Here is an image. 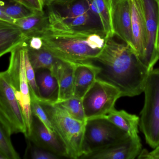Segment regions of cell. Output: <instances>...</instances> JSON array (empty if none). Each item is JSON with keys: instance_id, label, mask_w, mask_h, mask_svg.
Listing matches in <instances>:
<instances>
[{"instance_id": "obj_21", "label": "cell", "mask_w": 159, "mask_h": 159, "mask_svg": "<svg viewBox=\"0 0 159 159\" xmlns=\"http://www.w3.org/2000/svg\"><path fill=\"white\" fill-rule=\"evenodd\" d=\"M26 48L27 49L30 61L35 70L47 69L53 74L61 60L55 57L43 47L39 50Z\"/></svg>"}, {"instance_id": "obj_25", "label": "cell", "mask_w": 159, "mask_h": 159, "mask_svg": "<svg viewBox=\"0 0 159 159\" xmlns=\"http://www.w3.org/2000/svg\"><path fill=\"white\" fill-rule=\"evenodd\" d=\"M57 104L66 110L73 118L84 121H87L82 99L73 96Z\"/></svg>"}, {"instance_id": "obj_18", "label": "cell", "mask_w": 159, "mask_h": 159, "mask_svg": "<svg viewBox=\"0 0 159 159\" xmlns=\"http://www.w3.org/2000/svg\"><path fill=\"white\" fill-rule=\"evenodd\" d=\"M53 75L58 82L59 103L74 95V64L61 61Z\"/></svg>"}, {"instance_id": "obj_27", "label": "cell", "mask_w": 159, "mask_h": 159, "mask_svg": "<svg viewBox=\"0 0 159 159\" xmlns=\"http://www.w3.org/2000/svg\"><path fill=\"white\" fill-rule=\"evenodd\" d=\"M25 158L31 159H56L59 157L56 154L36 146L28 140V145L25 155Z\"/></svg>"}, {"instance_id": "obj_4", "label": "cell", "mask_w": 159, "mask_h": 159, "mask_svg": "<svg viewBox=\"0 0 159 159\" xmlns=\"http://www.w3.org/2000/svg\"><path fill=\"white\" fill-rule=\"evenodd\" d=\"M39 102L51 121L54 132L65 147L68 158H80L83 155L86 121L73 118L57 103Z\"/></svg>"}, {"instance_id": "obj_28", "label": "cell", "mask_w": 159, "mask_h": 159, "mask_svg": "<svg viewBox=\"0 0 159 159\" xmlns=\"http://www.w3.org/2000/svg\"><path fill=\"white\" fill-rule=\"evenodd\" d=\"M31 99V111L32 114L39 118L48 130L52 133H54L51 121L39 100L36 99Z\"/></svg>"}, {"instance_id": "obj_7", "label": "cell", "mask_w": 159, "mask_h": 159, "mask_svg": "<svg viewBox=\"0 0 159 159\" xmlns=\"http://www.w3.org/2000/svg\"><path fill=\"white\" fill-rule=\"evenodd\" d=\"M121 97L118 88L97 78L82 99L87 120L107 115Z\"/></svg>"}, {"instance_id": "obj_29", "label": "cell", "mask_w": 159, "mask_h": 159, "mask_svg": "<svg viewBox=\"0 0 159 159\" xmlns=\"http://www.w3.org/2000/svg\"><path fill=\"white\" fill-rule=\"evenodd\" d=\"M26 47L32 50H39L43 47V40L41 37L39 35L31 36L25 42Z\"/></svg>"}, {"instance_id": "obj_14", "label": "cell", "mask_w": 159, "mask_h": 159, "mask_svg": "<svg viewBox=\"0 0 159 159\" xmlns=\"http://www.w3.org/2000/svg\"><path fill=\"white\" fill-rule=\"evenodd\" d=\"M130 3L134 51L143 63L148 45L146 21L140 0H130Z\"/></svg>"}, {"instance_id": "obj_11", "label": "cell", "mask_w": 159, "mask_h": 159, "mask_svg": "<svg viewBox=\"0 0 159 159\" xmlns=\"http://www.w3.org/2000/svg\"><path fill=\"white\" fill-rule=\"evenodd\" d=\"M111 23L114 36H118L134 50L130 0H112Z\"/></svg>"}, {"instance_id": "obj_26", "label": "cell", "mask_w": 159, "mask_h": 159, "mask_svg": "<svg viewBox=\"0 0 159 159\" xmlns=\"http://www.w3.org/2000/svg\"><path fill=\"white\" fill-rule=\"evenodd\" d=\"M24 46L25 48V57L26 74L28 82L29 85L31 99H36L40 101V97L39 89H38L37 82H36L35 70L30 61L27 49L25 46V43H24Z\"/></svg>"}, {"instance_id": "obj_32", "label": "cell", "mask_w": 159, "mask_h": 159, "mask_svg": "<svg viewBox=\"0 0 159 159\" xmlns=\"http://www.w3.org/2000/svg\"><path fill=\"white\" fill-rule=\"evenodd\" d=\"M0 20L7 22V23H11V24H15L16 21V20L14 19L7 15L6 13L1 10H0Z\"/></svg>"}, {"instance_id": "obj_3", "label": "cell", "mask_w": 159, "mask_h": 159, "mask_svg": "<svg viewBox=\"0 0 159 159\" xmlns=\"http://www.w3.org/2000/svg\"><path fill=\"white\" fill-rule=\"evenodd\" d=\"M47 7L48 29L106 33L100 17L92 10L89 0H62Z\"/></svg>"}, {"instance_id": "obj_16", "label": "cell", "mask_w": 159, "mask_h": 159, "mask_svg": "<svg viewBox=\"0 0 159 159\" xmlns=\"http://www.w3.org/2000/svg\"><path fill=\"white\" fill-rule=\"evenodd\" d=\"M35 70L36 82L40 97L39 102L56 103L59 93L56 78L51 70L47 69H39Z\"/></svg>"}, {"instance_id": "obj_10", "label": "cell", "mask_w": 159, "mask_h": 159, "mask_svg": "<svg viewBox=\"0 0 159 159\" xmlns=\"http://www.w3.org/2000/svg\"><path fill=\"white\" fill-rule=\"evenodd\" d=\"M140 1L148 34V45L143 64L151 71L159 59L157 45L159 28V0Z\"/></svg>"}, {"instance_id": "obj_5", "label": "cell", "mask_w": 159, "mask_h": 159, "mask_svg": "<svg viewBox=\"0 0 159 159\" xmlns=\"http://www.w3.org/2000/svg\"><path fill=\"white\" fill-rule=\"evenodd\" d=\"M145 102L140 113V129L152 148L159 146V68L150 72L144 90Z\"/></svg>"}, {"instance_id": "obj_23", "label": "cell", "mask_w": 159, "mask_h": 159, "mask_svg": "<svg viewBox=\"0 0 159 159\" xmlns=\"http://www.w3.org/2000/svg\"><path fill=\"white\" fill-rule=\"evenodd\" d=\"M0 10L16 20L31 16L39 11L13 0H1Z\"/></svg>"}, {"instance_id": "obj_6", "label": "cell", "mask_w": 159, "mask_h": 159, "mask_svg": "<svg viewBox=\"0 0 159 159\" xmlns=\"http://www.w3.org/2000/svg\"><path fill=\"white\" fill-rule=\"evenodd\" d=\"M129 137L106 116L87 120L83 145V155L81 158L121 142Z\"/></svg>"}, {"instance_id": "obj_22", "label": "cell", "mask_w": 159, "mask_h": 159, "mask_svg": "<svg viewBox=\"0 0 159 159\" xmlns=\"http://www.w3.org/2000/svg\"><path fill=\"white\" fill-rule=\"evenodd\" d=\"M93 11L100 17L107 38L114 37L111 23L112 0H89Z\"/></svg>"}, {"instance_id": "obj_15", "label": "cell", "mask_w": 159, "mask_h": 159, "mask_svg": "<svg viewBox=\"0 0 159 159\" xmlns=\"http://www.w3.org/2000/svg\"><path fill=\"white\" fill-rule=\"evenodd\" d=\"M101 70L92 61L74 64V96L83 99L96 80Z\"/></svg>"}, {"instance_id": "obj_2", "label": "cell", "mask_w": 159, "mask_h": 159, "mask_svg": "<svg viewBox=\"0 0 159 159\" xmlns=\"http://www.w3.org/2000/svg\"><path fill=\"white\" fill-rule=\"evenodd\" d=\"M39 36L44 48L59 60L77 64L94 60L103 51L107 34L99 32H61L48 29Z\"/></svg>"}, {"instance_id": "obj_8", "label": "cell", "mask_w": 159, "mask_h": 159, "mask_svg": "<svg viewBox=\"0 0 159 159\" xmlns=\"http://www.w3.org/2000/svg\"><path fill=\"white\" fill-rule=\"evenodd\" d=\"M0 123L11 134L26 133L25 121L14 91L4 72L0 74Z\"/></svg>"}, {"instance_id": "obj_30", "label": "cell", "mask_w": 159, "mask_h": 159, "mask_svg": "<svg viewBox=\"0 0 159 159\" xmlns=\"http://www.w3.org/2000/svg\"><path fill=\"white\" fill-rule=\"evenodd\" d=\"M30 9L38 11H43L44 3L43 0H13Z\"/></svg>"}, {"instance_id": "obj_17", "label": "cell", "mask_w": 159, "mask_h": 159, "mask_svg": "<svg viewBox=\"0 0 159 159\" xmlns=\"http://www.w3.org/2000/svg\"><path fill=\"white\" fill-rule=\"evenodd\" d=\"M27 39L17 25L0 20V56L11 52Z\"/></svg>"}, {"instance_id": "obj_33", "label": "cell", "mask_w": 159, "mask_h": 159, "mask_svg": "<svg viewBox=\"0 0 159 159\" xmlns=\"http://www.w3.org/2000/svg\"><path fill=\"white\" fill-rule=\"evenodd\" d=\"M44 2V5L46 6H49L54 2H57L61 1L62 0H43Z\"/></svg>"}, {"instance_id": "obj_31", "label": "cell", "mask_w": 159, "mask_h": 159, "mask_svg": "<svg viewBox=\"0 0 159 159\" xmlns=\"http://www.w3.org/2000/svg\"><path fill=\"white\" fill-rule=\"evenodd\" d=\"M138 158L139 159H159V146L150 152L146 150L141 151Z\"/></svg>"}, {"instance_id": "obj_12", "label": "cell", "mask_w": 159, "mask_h": 159, "mask_svg": "<svg viewBox=\"0 0 159 159\" xmlns=\"http://www.w3.org/2000/svg\"><path fill=\"white\" fill-rule=\"evenodd\" d=\"M142 145L139 137L124 140L82 157V159H134L140 154Z\"/></svg>"}, {"instance_id": "obj_19", "label": "cell", "mask_w": 159, "mask_h": 159, "mask_svg": "<svg viewBox=\"0 0 159 159\" xmlns=\"http://www.w3.org/2000/svg\"><path fill=\"white\" fill-rule=\"evenodd\" d=\"M15 24L19 27L28 39L31 36L39 35L49 28L48 15L43 11H39L31 16L16 20Z\"/></svg>"}, {"instance_id": "obj_13", "label": "cell", "mask_w": 159, "mask_h": 159, "mask_svg": "<svg viewBox=\"0 0 159 159\" xmlns=\"http://www.w3.org/2000/svg\"><path fill=\"white\" fill-rule=\"evenodd\" d=\"M27 140L39 148L60 157H68L65 147L55 133L50 132L43 123L33 115L31 133Z\"/></svg>"}, {"instance_id": "obj_9", "label": "cell", "mask_w": 159, "mask_h": 159, "mask_svg": "<svg viewBox=\"0 0 159 159\" xmlns=\"http://www.w3.org/2000/svg\"><path fill=\"white\" fill-rule=\"evenodd\" d=\"M25 50L24 43L21 51L20 65H14L3 72L13 89L16 97L22 109L26 127L25 136L28 138L31 133L33 114L30 90L26 74Z\"/></svg>"}, {"instance_id": "obj_34", "label": "cell", "mask_w": 159, "mask_h": 159, "mask_svg": "<svg viewBox=\"0 0 159 159\" xmlns=\"http://www.w3.org/2000/svg\"><path fill=\"white\" fill-rule=\"evenodd\" d=\"M157 45H158V51H159V31H158V43H157Z\"/></svg>"}, {"instance_id": "obj_1", "label": "cell", "mask_w": 159, "mask_h": 159, "mask_svg": "<svg viewBox=\"0 0 159 159\" xmlns=\"http://www.w3.org/2000/svg\"><path fill=\"white\" fill-rule=\"evenodd\" d=\"M110 37L94 60L100 64L98 78L118 88L122 97H134L144 92L150 71L141 62L133 48Z\"/></svg>"}, {"instance_id": "obj_20", "label": "cell", "mask_w": 159, "mask_h": 159, "mask_svg": "<svg viewBox=\"0 0 159 159\" xmlns=\"http://www.w3.org/2000/svg\"><path fill=\"white\" fill-rule=\"evenodd\" d=\"M105 116L112 123L125 131L129 136H139V118L138 116L130 114L124 110L118 111L115 109Z\"/></svg>"}, {"instance_id": "obj_24", "label": "cell", "mask_w": 159, "mask_h": 159, "mask_svg": "<svg viewBox=\"0 0 159 159\" xmlns=\"http://www.w3.org/2000/svg\"><path fill=\"white\" fill-rule=\"evenodd\" d=\"M11 134L2 124H0V159H20L12 144Z\"/></svg>"}]
</instances>
